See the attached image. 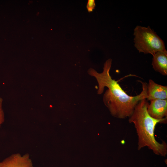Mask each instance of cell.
I'll return each instance as SVG.
<instances>
[{"instance_id":"6da1fadb","label":"cell","mask_w":167,"mask_h":167,"mask_svg":"<svg viewBox=\"0 0 167 167\" xmlns=\"http://www.w3.org/2000/svg\"><path fill=\"white\" fill-rule=\"evenodd\" d=\"M112 63V59L109 58L104 63L101 73H98L95 69L90 68L88 71V73L94 77L97 82L98 94H102L105 87L108 88L103 95V100L111 114L120 119L129 118L137 103L141 100L147 99L148 84L138 80L142 85L141 92L135 96L128 95L122 89L118 81L113 79L110 76L109 71Z\"/></svg>"},{"instance_id":"7a4b0ae2","label":"cell","mask_w":167,"mask_h":167,"mask_svg":"<svg viewBox=\"0 0 167 167\" xmlns=\"http://www.w3.org/2000/svg\"><path fill=\"white\" fill-rule=\"evenodd\" d=\"M149 103L146 99L140 100L135 105L128 121L133 123L138 136V149L147 147L155 154L165 156L167 154V145L165 141L161 143L154 136V131L159 123H166L167 119L158 120L152 117L148 113Z\"/></svg>"},{"instance_id":"3957f363","label":"cell","mask_w":167,"mask_h":167,"mask_svg":"<svg viewBox=\"0 0 167 167\" xmlns=\"http://www.w3.org/2000/svg\"><path fill=\"white\" fill-rule=\"evenodd\" d=\"M133 35L134 46L139 53L152 55L166 50L163 41L149 26H136Z\"/></svg>"},{"instance_id":"277c9868","label":"cell","mask_w":167,"mask_h":167,"mask_svg":"<svg viewBox=\"0 0 167 167\" xmlns=\"http://www.w3.org/2000/svg\"><path fill=\"white\" fill-rule=\"evenodd\" d=\"M0 167H33L29 154H13L0 162Z\"/></svg>"},{"instance_id":"5b68a950","label":"cell","mask_w":167,"mask_h":167,"mask_svg":"<svg viewBox=\"0 0 167 167\" xmlns=\"http://www.w3.org/2000/svg\"><path fill=\"white\" fill-rule=\"evenodd\" d=\"M149 114L158 120L167 119V99H156L150 101L147 107Z\"/></svg>"},{"instance_id":"8992f818","label":"cell","mask_w":167,"mask_h":167,"mask_svg":"<svg viewBox=\"0 0 167 167\" xmlns=\"http://www.w3.org/2000/svg\"><path fill=\"white\" fill-rule=\"evenodd\" d=\"M147 99L148 101L159 99H167V86L156 83L151 79L148 84Z\"/></svg>"},{"instance_id":"52a82bcc","label":"cell","mask_w":167,"mask_h":167,"mask_svg":"<svg viewBox=\"0 0 167 167\" xmlns=\"http://www.w3.org/2000/svg\"><path fill=\"white\" fill-rule=\"evenodd\" d=\"M153 55L152 65L154 70L164 76L167 75V51H158Z\"/></svg>"},{"instance_id":"ba28073f","label":"cell","mask_w":167,"mask_h":167,"mask_svg":"<svg viewBox=\"0 0 167 167\" xmlns=\"http://www.w3.org/2000/svg\"><path fill=\"white\" fill-rule=\"evenodd\" d=\"M3 99L0 98V126L4 121V114L2 108Z\"/></svg>"},{"instance_id":"9c48e42d","label":"cell","mask_w":167,"mask_h":167,"mask_svg":"<svg viewBox=\"0 0 167 167\" xmlns=\"http://www.w3.org/2000/svg\"><path fill=\"white\" fill-rule=\"evenodd\" d=\"M96 5L94 0H88L86 7L88 12H92L95 8Z\"/></svg>"}]
</instances>
